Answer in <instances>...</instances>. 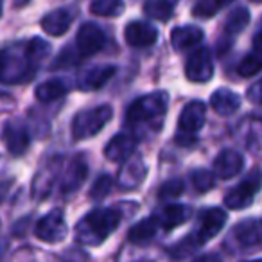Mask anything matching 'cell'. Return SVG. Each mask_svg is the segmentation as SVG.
Listing matches in <instances>:
<instances>
[{"label":"cell","instance_id":"cell-7","mask_svg":"<svg viewBox=\"0 0 262 262\" xmlns=\"http://www.w3.org/2000/svg\"><path fill=\"white\" fill-rule=\"evenodd\" d=\"M185 77L190 83H208L214 77V58L208 49H198L185 63Z\"/></svg>","mask_w":262,"mask_h":262},{"label":"cell","instance_id":"cell-9","mask_svg":"<svg viewBox=\"0 0 262 262\" xmlns=\"http://www.w3.org/2000/svg\"><path fill=\"white\" fill-rule=\"evenodd\" d=\"M106 43V34L95 24H83L76 36V51L79 58H90L97 54Z\"/></svg>","mask_w":262,"mask_h":262},{"label":"cell","instance_id":"cell-39","mask_svg":"<svg viewBox=\"0 0 262 262\" xmlns=\"http://www.w3.org/2000/svg\"><path fill=\"white\" fill-rule=\"evenodd\" d=\"M192 262H221V257H219L217 253H205V255L196 257Z\"/></svg>","mask_w":262,"mask_h":262},{"label":"cell","instance_id":"cell-44","mask_svg":"<svg viewBox=\"0 0 262 262\" xmlns=\"http://www.w3.org/2000/svg\"><path fill=\"white\" fill-rule=\"evenodd\" d=\"M253 2H262V0H253Z\"/></svg>","mask_w":262,"mask_h":262},{"label":"cell","instance_id":"cell-32","mask_svg":"<svg viewBox=\"0 0 262 262\" xmlns=\"http://www.w3.org/2000/svg\"><path fill=\"white\" fill-rule=\"evenodd\" d=\"M185 190V183L183 180L180 178H172V180H167L160 185V190H158V198L160 200H176L180 198Z\"/></svg>","mask_w":262,"mask_h":262},{"label":"cell","instance_id":"cell-27","mask_svg":"<svg viewBox=\"0 0 262 262\" xmlns=\"http://www.w3.org/2000/svg\"><path fill=\"white\" fill-rule=\"evenodd\" d=\"M250 24V11L246 8H235L225 20V36L233 38L244 31V27Z\"/></svg>","mask_w":262,"mask_h":262},{"label":"cell","instance_id":"cell-34","mask_svg":"<svg viewBox=\"0 0 262 262\" xmlns=\"http://www.w3.org/2000/svg\"><path fill=\"white\" fill-rule=\"evenodd\" d=\"M198 246H200V244H198L196 237L189 235V237H185V239L180 241L178 244H174V246L169 250V253H171L172 257H176V258H183V257H187L189 253H192Z\"/></svg>","mask_w":262,"mask_h":262},{"label":"cell","instance_id":"cell-38","mask_svg":"<svg viewBox=\"0 0 262 262\" xmlns=\"http://www.w3.org/2000/svg\"><path fill=\"white\" fill-rule=\"evenodd\" d=\"M11 185H13V180H4V182H0V203L8 198L9 190H11Z\"/></svg>","mask_w":262,"mask_h":262},{"label":"cell","instance_id":"cell-47","mask_svg":"<svg viewBox=\"0 0 262 262\" xmlns=\"http://www.w3.org/2000/svg\"><path fill=\"white\" fill-rule=\"evenodd\" d=\"M0 253H2V250H0Z\"/></svg>","mask_w":262,"mask_h":262},{"label":"cell","instance_id":"cell-14","mask_svg":"<svg viewBox=\"0 0 262 262\" xmlns=\"http://www.w3.org/2000/svg\"><path fill=\"white\" fill-rule=\"evenodd\" d=\"M124 40L129 47H151L158 40V31L151 24L135 20V22H129L124 27Z\"/></svg>","mask_w":262,"mask_h":262},{"label":"cell","instance_id":"cell-28","mask_svg":"<svg viewBox=\"0 0 262 262\" xmlns=\"http://www.w3.org/2000/svg\"><path fill=\"white\" fill-rule=\"evenodd\" d=\"M172 8H174V0H146L144 13L155 20L167 22L172 16Z\"/></svg>","mask_w":262,"mask_h":262},{"label":"cell","instance_id":"cell-23","mask_svg":"<svg viewBox=\"0 0 262 262\" xmlns=\"http://www.w3.org/2000/svg\"><path fill=\"white\" fill-rule=\"evenodd\" d=\"M203 31L196 26H180L174 27L171 33V45L176 51H187V49L198 45L203 40Z\"/></svg>","mask_w":262,"mask_h":262},{"label":"cell","instance_id":"cell-43","mask_svg":"<svg viewBox=\"0 0 262 262\" xmlns=\"http://www.w3.org/2000/svg\"><path fill=\"white\" fill-rule=\"evenodd\" d=\"M250 262H262V258H258V260H250Z\"/></svg>","mask_w":262,"mask_h":262},{"label":"cell","instance_id":"cell-41","mask_svg":"<svg viewBox=\"0 0 262 262\" xmlns=\"http://www.w3.org/2000/svg\"><path fill=\"white\" fill-rule=\"evenodd\" d=\"M214 2H215V6H217V8H225V6L232 4L233 0H214Z\"/></svg>","mask_w":262,"mask_h":262},{"label":"cell","instance_id":"cell-35","mask_svg":"<svg viewBox=\"0 0 262 262\" xmlns=\"http://www.w3.org/2000/svg\"><path fill=\"white\" fill-rule=\"evenodd\" d=\"M79 61V54H74V51L70 47H67L65 51L59 54V58L56 59L54 63H52V69H65V67H72V65H76V63Z\"/></svg>","mask_w":262,"mask_h":262},{"label":"cell","instance_id":"cell-31","mask_svg":"<svg viewBox=\"0 0 262 262\" xmlns=\"http://www.w3.org/2000/svg\"><path fill=\"white\" fill-rule=\"evenodd\" d=\"M190 183L198 192H208L215 183V174L207 169H196L190 174Z\"/></svg>","mask_w":262,"mask_h":262},{"label":"cell","instance_id":"cell-26","mask_svg":"<svg viewBox=\"0 0 262 262\" xmlns=\"http://www.w3.org/2000/svg\"><path fill=\"white\" fill-rule=\"evenodd\" d=\"M70 92V84L65 79H49L43 81L41 84H38L34 95L38 101L41 102H54L58 99L65 97Z\"/></svg>","mask_w":262,"mask_h":262},{"label":"cell","instance_id":"cell-16","mask_svg":"<svg viewBox=\"0 0 262 262\" xmlns=\"http://www.w3.org/2000/svg\"><path fill=\"white\" fill-rule=\"evenodd\" d=\"M237 137L241 142L246 146L250 153L262 157V119L257 117H248L239 124L237 129Z\"/></svg>","mask_w":262,"mask_h":262},{"label":"cell","instance_id":"cell-2","mask_svg":"<svg viewBox=\"0 0 262 262\" xmlns=\"http://www.w3.org/2000/svg\"><path fill=\"white\" fill-rule=\"evenodd\" d=\"M169 108V94L164 90L151 92L131 102L126 113V124L133 127L137 139L155 135L162 129Z\"/></svg>","mask_w":262,"mask_h":262},{"label":"cell","instance_id":"cell-18","mask_svg":"<svg viewBox=\"0 0 262 262\" xmlns=\"http://www.w3.org/2000/svg\"><path fill=\"white\" fill-rule=\"evenodd\" d=\"M244 167V157L235 149H223L214 160V174L221 180L237 176Z\"/></svg>","mask_w":262,"mask_h":262},{"label":"cell","instance_id":"cell-19","mask_svg":"<svg viewBox=\"0 0 262 262\" xmlns=\"http://www.w3.org/2000/svg\"><path fill=\"white\" fill-rule=\"evenodd\" d=\"M88 176V165L84 162L83 157H76L70 165L67 167V171L63 172L61 178V192L63 194H72L76 190L81 189L84 182H86Z\"/></svg>","mask_w":262,"mask_h":262},{"label":"cell","instance_id":"cell-45","mask_svg":"<svg viewBox=\"0 0 262 262\" xmlns=\"http://www.w3.org/2000/svg\"><path fill=\"white\" fill-rule=\"evenodd\" d=\"M0 15H2V8H0Z\"/></svg>","mask_w":262,"mask_h":262},{"label":"cell","instance_id":"cell-40","mask_svg":"<svg viewBox=\"0 0 262 262\" xmlns=\"http://www.w3.org/2000/svg\"><path fill=\"white\" fill-rule=\"evenodd\" d=\"M253 49H257V51H260V52H262V31L257 34V36H255V40H253Z\"/></svg>","mask_w":262,"mask_h":262},{"label":"cell","instance_id":"cell-6","mask_svg":"<svg viewBox=\"0 0 262 262\" xmlns=\"http://www.w3.org/2000/svg\"><path fill=\"white\" fill-rule=\"evenodd\" d=\"M67 233H69V226H67L65 215H63L61 210L49 212L34 226V235L49 244L61 243L67 237Z\"/></svg>","mask_w":262,"mask_h":262},{"label":"cell","instance_id":"cell-4","mask_svg":"<svg viewBox=\"0 0 262 262\" xmlns=\"http://www.w3.org/2000/svg\"><path fill=\"white\" fill-rule=\"evenodd\" d=\"M112 117H113V108L108 104L83 110L72 120V139L77 140V142L84 139H92L97 133H101L102 127L112 120Z\"/></svg>","mask_w":262,"mask_h":262},{"label":"cell","instance_id":"cell-37","mask_svg":"<svg viewBox=\"0 0 262 262\" xmlns=\"http://www.w3.org/2000/svg\"><path fill=\"white\" fill-rule=\"evenodd\" d=\"M174 140H176V144H178V146H183V147L194 146V144L198 142L196 135H183V133H178Z\"/></svg>","mask_w":262,"mask_h":262},{"label":"cell","instance_id":"cell-15","mask_svg":"<svg viewBox=\"0 0 262 262\" xmlns=\"http://www.w3.org/2000/svg\"><path fill=\"white\" fill-rule=\"evenodd\" d=\"M139 146V139L135 135H129V133H119L115 135L104 147V157L110 162H126L127 158L133 157V153L137 151Z\"/></svg>","mask_w":262,"mask_h":262},{"label":"cell","instance_id":"cell-30","mask_svg":"<svg viewBox=\"0 0 262 262\" xmlns=\"http://www.w3.org/2000/svg\"><path fill=\"white\" fill-rule=\"evenodd\" d=\"M262 70V52L253 49L251 52H248L237 65V72L243 77H251L255 74H258Z\"/></svg>","mask_w":262,"mask_h":262},{"label":"cell","instance_id":"cell-20","mask_svg":"<svg viewBox=\"0 0 262 262\" xmlns=\"http://www.w3.org/2000/svg\"><path fill=\"white\" fill-rule=\"evenodd\" d=\"M74 22V13L67 8H59L54 11L47 13V15L41 18L40 26L49 36H63L67 31L70 29Z\"/></svg>","mask_w":262,"mask_h":262},{"label":"cell","instance_id":"cell-13","mask_svg":"<svg viewBox=\"0 0 262 262\" xmlns=\"http://www.w3.org/2000/svg\"><path fill=\"white\" fill-rule=\"evenodd\" d=\"M207 119V106L201 101H190L183 106L178 119V133L183 135H196L198 131L205 126Z\"/></svg>","mask_w":262,"mask_h":262},{"label":"cell","instance_id":"cell-1","mask_svg":"<svg viewBox=\"0 0 262 262\" xmlns=\"http://www.w3.org/2000/svg\"><path fill=\"white\" fill-rule=\"evenodd\" d=\"M51 54V45L41 38L13 43L0 51V83L24 84L36 74L38 67Z\"/></svg>","mask_w":262,"mask_h":262},{"label":"cell","instance_id":"cell-8","mask_svg":"<svg viewBox=\"0 0 262 262\" xmlns=\"http://www.w3.org/2000/svg\"><path fill=\"white\" fill-rule=\"evenodd\" d=\"M230 241L235 248H243V250L262 248V219H246L237 223L230 232L228 243Z\"/></svg>","mask_w":262,"mask_h":262},{"label":"cell","instance_id":"cell-36","mask_svg":"<svg viewBox=\"0 0 262 262\" xmlns=\"http://www.w3.org/2000/svg\"><path fill=\"white\" fill-rule=\"evenodd\" d=\"M246 99L251 104H262V77L258 81H255L246 92Z\"/></svg>","mask_w":262,"mask_h":262},{"label":"cell","instance_id":"cell-3","mask_svg":"<svg viewBox=\"0 0 262 262\" xmlns=\"http://www.w3.org/2000/svg\"><path fill=\"white\" fill-rule=\"evenodd\" d=\"M122 212L119 208H95L88 212L76 225V239L84 246H99L108 239L110 233L119 228Z\"/></svg>","mask_w":262,"mask_h":262},{"label":"cell","instance_id":"cell-17","mask_svg":"<svg viewBox=\"0 0 262 262\" xmlns=\"http://www.w3.org/2000/svg\"><path fill=\"white\" fill-rule=\"evenodd\" d=\"M117 74L115 65H99L84 70L77 77V88L84 92H94L102 88Z\"/></svg>","mask_w":262,"mask_h":262},{"label":"cell","instance_id":"cell-21","mask_svg":"<svg viewBox=\"0 0 262 262\" xmlns=\"http://www.w3.org/2000/svg\"><path fill=\"white\" fill-rule=\"evenodd\" d=\"M155 217L158 219L160 228H164V230L178 228V226L185 225L190 219V207H187V205H178V203L167 205V207L158 215H155Z\"/></svg>","mask_w":262,"mask_h":262},{"label":"cell","instance_id":"cell-5","mask_svg":"<svg viewBox=\"0 0 262 262\" xmlns=\"http://www.w3.org/2000/svg\"><path fill=\"white\" fill-rule=\"evenodd\" d=\"M262 189V169L255 167L250 171V174L235 187L228 190L225 196V205L232 210H243L253 203V198Z\"/></svg>","mask_w":262,"mask_h":262},{"label":"cell","instance_id":"cell-42","mask_svg":"<svg viewBox=\"0 0 262 262\" xmlns=\"http://www.w3.org/2000/svg\"><path fill=\"white\" fill-rule=\"evenodd\" d=\"M27 2H29V0H15V6H24V4H27Z\"/></svg>","mask_w":262,"mask_h":262},{"label":"cell","instance_id":"cell-33","mask_svg":"<svg viewBox=\"0 0 262 262\" xmlns=\"http://www.w3.org/2000/svg\"><path fill=\"white\" fill-rule=\"evenodd\" d=\"M112 189H113V178L108 174H102V176H99V178L94 182V185H92L90 198L94 201L104 200V198L112 192Z\"/></svg>","mask_w":262,"mask_h":262},{"label":"cell","instance_id":"cell-24","mask_svg":"<svg viewBox=\"0 0 262 262\" xmlns=\"http://www.w3.org/2000/svg\"><path fill=\"white\" fill-rule=\"evenodd\" d=\"M58 164H61V160H52L45 169H41L33 182V196L36 200H43L51 194L52 187L56 183V171H58Z\"/></svg>","mask_w":262,"mask_h":262},{"label":"cell","instance_id":"cell-22","mask_svg":"<svg viewBox=\"0 0 262 262\" xmlns=\"http://www.w3.org/2000/svg\"><path fill=\"white\" fill-rule=\"evenodd\" d=\"M210 106L214 108L215 113H219L223 117H228L241 108V97L235 92L228 90V88H219V90H215L212 94Z\"/></svg>","mask_w":262,"mask_h":262},{"label":"cell","instance_id":"cell-10","mask_svg":"<svg viewBox=\"0 0 262 262\" xmlns=\"http://www.w3.org/2000/svg\"><path fill=\"white\" fill-rule=\"evenodd\" d=\"M228 221V215L223 208H207L201 212L200 215V225L194 233L198 244H207L208 241H212L219 232L223 230V226Z\"/></svg>","mask_w":262,"mask_h":262},{"label":"cell","instance_id":"cell-46","mask_svg":"<svg viewBox=\"0 0 262 262\" xmlns=\"http://www.w3.org/2000/svg\"><path fill=\"white\" fill-rule=\"evenodd\" d=\"M140 262H149V260H140Z\"/></svg>","mask_w":262,"mask_h":262},{"label":"cell","instance_id":"cell-25","mask_svg":"<svg viewBox=\"0 0 262 262\" xmlns=\"http://www.w3.org/2000/svg\"><path fill=\"white\" fill-rule=\"evenodd\" d=\"M158 228H160V225H158L157 217L142 219V221H139L137 225H133L129 228L127 239H129V243L137 244V246H144V244L151 243V241L155 239Z\"/></svg>","mask_w":262,"mask_h":262},{"label":"cell","instance_id":"cell-11","mask_svg":"<svg viewBox=\"0 0 262 262\" xmlns=\"http://www.w3.org/2000/svg\"><path fill=\"white\" fill-rule=\"evenodd\" d=\"M147 176V165L137 155L122 162L120 171L117 174V185L122 190H135L142 185V182Z\"/></svg>","mask_w":262,"mask_h":262},{"label":"cell","instance_id":"cell-29","mask_svg":"<svg viewBox=\"0 0 262 262\" xmlns=\"http://www.w3.org/2000/svg\"><path fill=\"white\" fill-rule=\"evenodd\" d=\"M126 9L122 0H94L90 4V11L97 16H120Z\"/></svg>","mask_w":262,"mask_h":262},{"label":"cell","instance_id":"cell-12","mask_svg":"<svg viewBox=\"0 0 262 262\" xmlns=\"http://www.w3.org/2000/svg\"><path fill=\"white\" fill-rule=\"evenodd\" d=\"M2 140L6 144V149L13 157H24L31 146V137L27 127L20 120H8L2 129Z\"/></svg>","mask_w":262,"mask_h":262}]
</instances>
